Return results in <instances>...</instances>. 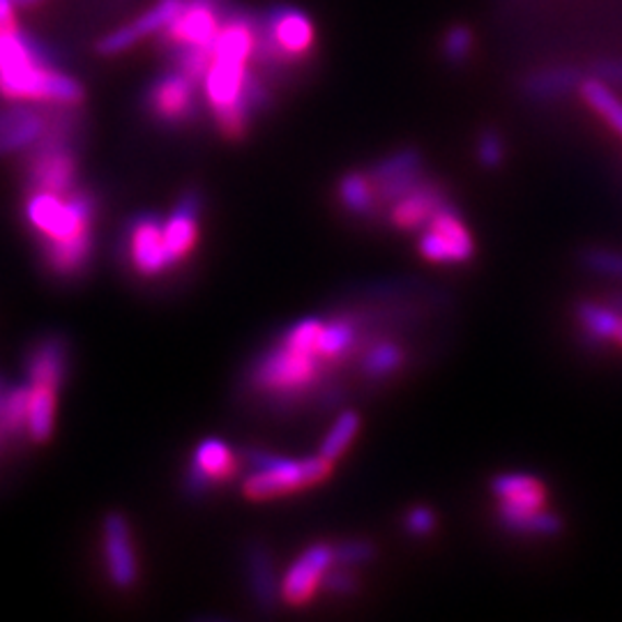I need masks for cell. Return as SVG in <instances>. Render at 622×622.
<instances>
[{
  "label": "cell",
  "instance_id": "cell-13",
  "mask_svg": "<svg viewBox=\"0 0 622 622\" xmlns=\"http://www.w3.org/2000/svg\"><path fill=\"white\" fill-rule=\"evenodd\" d=\"M240 471V461L231 448L219 438H208L194 452L192 464L185 477V491L190 496H200L212 485L227 481Z\"/></svg>",
  "mask_w": 622,
  "mask_h": 622
},
{
  "label": "cell",
  "instance_id": "cell-2",
  "mask_svg": "<svg viewBox=\"0 0 622 622\" xmlns=\"http://www.w3.org/2000/svg\"><path fill=\"white\" fill-rule=\"evenodd\" d=\"M500 526L514 535L553 537L563 530V521L549 510L545 481L528 473H503L491 481Z\"/></svg>",
  "mask_w": 622,
  "mask_h": 622
},
{
  "label": "cell",
  "instance_id": "cell-23",
  "mask_svg": "<svg viewBox=\"0 0 622 622\" xmlns=\"http://www.w3.org/2000/svg\"><path fill=\"white\" fill-rule=\"evenodd\" d=\"M581 82H584V76H581L574 68L541 70L526 78L524 93L533 99V102H551V99H560L570 95L572 90H578Z\"/></svg>",
  "mask_w": 622,
  "mask_h": 622
},
{
  "label": "cell",
  "instance_id": "cell-16",
  "mask_svg": "<svg viewBox=\"0 0 622 622\" xmlns=\"http://www.w3.org/2000/svg\"><path fill=\"white\" fill-rule=\"evenodd\" d=\"M200 206H204V198H200L198 192H185V196L180 198V204L164 222V249L171 266L180 264L196 245Z\"/></svg>",
  "mask_w": 622,
  "mask_h": 622
},
{
  "label": "cell",
  "instance_id": "cell-7",
  "mask_svg": "<svg viewBox=\"0 0 622 622\" xmlns=\"http://www.w3.org/2000/svg\"><path fill=\"white\" fill-rule=\"evenodd\" d=\"M419 231L417 249L431 264L459 266L475 256V240L450 200Z\"/></svg>",
  "mask_w": 622,
  "mask_h": 622
},
{
  "label": "cell",
  "instance_id": "cell-24",
  "mask_svg": "<svg viewBox=\"0 0 622 622\" xmlns=\"http://www.w3.org/2000/svg\"><path fill=\"white\" fill-rule=\"evenodd\" d=\"M339 204L353 217H374L376 215V190L367 171H353L339 180L337 185Z\"/></svg>",
  "mask_w": 622,
  "mask_h": 622
},
{
  "label": "cell",
  "instance_id": "cell-1",
  "mask_svg": "<svg viewBox=\"0 0 622 622\" xmlns=\"http://www.w3.org/2000/svg\"><path fill=\"white\" fill-rule=\"evenodd\" d=\"M0 95L10 102L76 107L84 88L76 78L49 65L47 53L19 26L0 28Z\"/></svg>",
  "mask_w": 622,
  "mask_h": 622
},
{
  "label": "cell",
  "instance_id": "cell-10",
  "mask_svg": "<svg viewBox=\"0 0 622 622\" xmlns=\"http://www.w3.org/2000/svg\"><path fill=\"white\" fill-rule=\"evenodd\" d=\"M196 88L198 84H194L192 78L180 70L157 76L146 97L150 115L164 125L190 123L198 111Z\"/></svg>",
  "mask_w": 622,
  "mask_h": 622
},
{
  "label": "cell",
  "instance_id": "cell-34",
  "mask_svg": "<svg viewBox=\"0 0 622 622\" xmlns=\"http://www.w3.org/2000/svg\"><path fill=\"white\" fill-rule=\"evenodd\" d=\"M404 528L411 537H427L434 533L436 528V514L434 510L425 508V505H419V508H413L408 514H406V521H404Z\"/></svg>",
  "mask_w": 622,
  "mask_h": 622
},
{
  "label": "cell",
  "instance_id": "cell-17",
  "mask_svg": "<svg viewBox=\"0 0 622 622\" xmlns=\"http://www.w3.org/2000/svg\"><path fill=\"white\" fill-rule=\"evenodd\" d=\"M105 560L109 576L118 588H130L134 584L138 565L132 547L130 526L120 514H109L105 519Z\"/></svg>",
  "mask_w": 622,
  "mask_h": 622
},
{
  "label": "cell",
  "instance_id": "cell-5",
  "mask_svg": "<svg viewBox=\"0 0 622 622\" xmlns=\"http://www.w3.org/2000/svg\"><path fill=\"white\" fill-rule=\"evenodd\" d=\"M316 28L309 14L279 5L258 22V45L254 60L264 70H291L314 53Z\"/></svg>",
  "mask_w": 622,
  "mask_h": 622
},
{
  "label": "cell",
  "instance_id": "cell-32",
  "mask_svg": "<svg viewBox=\"0 0 622 622\" xmlns=\"http://www.w3.org/2000/svg\"><path fill=\"white\" fill-rule=\"evenodd\" d=\"M473 51V33L466 26H454L443 37V56L450 63H464Z\"/></svg>",
  "mask_w": 622,
  "mask_h": 622
},
{
  "label": "cell",
  "instance_id": "cell-28",
  "mask_svg": "<svg viewBox=\"0 0 622 622\" xmlns=\"http://www.w3.org/2000/svg\"><path fill=\"white\" fill-rule=\"evenodd\" d=\"M357 431H359V415L355 411H344L334 419V425L328 431L318 454H324L330 461H337L341 454L351 448Z\"/></svg>",
  "mask_w": 622,
  "mask_h": 622
},
{
  "label": "cell",
  "instance_id": "cell-25",
  "mask_svg": "<svg viewBox=\"0 0 622 622\" xmlns=\"http://www.w3.org/2000/svg\"><path fill=\"white\" fill-rule=\"evenodd\" d=\"M578 95L615 134L622 136V99L611 90L609 84L597 76L584 78L578 84Z\"/></svg>",
  "mask_w": 622,
  "mask_h": 622
},
{
  "label": "cell",
  "instance_id": "cell-4",
  "mask_svg": "<svg viewBox=\"0 0 622 622\" xmlns=\"http://www.w3.org/2000/svg\"><path fill=\"white\" fill-rule=\"evenodd\" d=\"M245 461L249 464V475L243 481V493L252 500H272L312 489L326 481L334 468V461L324 454L289 459L264 450H249Z\"/></svg>",
  "mask_w": 622,
  "mask_h": 622
},
{
  "label": "cell",
  "instance_id": "cell-37",
  "mask_svg": "<svg viewBox=\"0 0 622 622\" xmlns=\"http://www.w3.org/2000/svg\"><path fill=\"white\" fill-rule=\"evenodd\" d=\"M37 3H42V0H14V5H19V8H33Z\"/></svg>",
  "mask_w": 622,
  "mask_h": 622
},
{
  "label": "cell",
  "instance_id": "cell-30",
  "mask_svg": "<svg viewBox=\"0 0 622 622\" xmlns=\"http://www.w3.org/2000/svg\"><path fill=\"white\" fill-rule=\"evenodd\" d=\"M578 258H581V266H584L586 270H593L605 277H613V279H622V252L590 247Z\"/></svg>",
  "mask_w": 622,
  "mask_h": 622
},
{
  "label": "cell",
  "instance_id": "cell-26",
  "mask_svg": "<svg viewBox=\"0 0 622 622\" xmlns=\"http://www.w3.org/2000/svg\"><path fill=\"white\" fill-rule=\"evenodd\" d=\"M576 320L581 330L588 334L593 344L599 341H613V334L620 326L622 314L615 312L609 303L597 305V303H578L576 305Z\"/></svg>",
  "mask_w": 622,
  "mask_h": 622
},
{
  "label": "cell",
  "instance_id": "cell-18",
  "mask_svg": "<svg viewBox=\"0 0 622 622\" xmlns=\"http://www.w3.org/2000/svg\"><path fill=\"white\" fill-rule=\"evenodd\" d=\"M49 130L42 113L31 107H10L0 111V155L33 148Z\"/></svg>",
  "mask_w": 622,
  "mask_h": 622
},
{
  "label": "cell",
  "instance_id": "cell-6",
  "mask_svg": "<svg viewBox=\"0 0 622 622\" xmlns=\"http://www.w3.org/2000/svg\"><path fill=\"white\" fill-rule=\"evenodd\" d=\"M26 217L45 243H60L76 235L90 233L95 217V198L86 190L56 194L31 190L26 200Z\"/></svg>",
  "mask_w": 622,
  "mask_h": 622
},
{
  "label": "cell",
  "instance_id": "cell-36",
  "mask_svg": "<svg viewBox=\"0 0 622 622\" xmlns=\"http://www.w3.org/2000/svg\"><path fill=\"white\" fill-rule=\"evenodd\" d=\"M14 0H0V28L16 26L14 22Z\"/></svg>",
  "mask_w": 622,
  "mask_h": 622
},
{
  "label": "cell",
  "instance_id": "cell-8",
  "mask_svg": "<svg viewBox=\"0 0 622 622\" xmlns=\"http://www.w3.org/2000/svg\"><path fill=\"white\" fill-rule=\"evenodd\" d=\"M222 22V8L215 0H185L171 24L162 31L164 42L169 49L196 47L210 51Z\"/></svg>",
  "mask_w": 622,
  "mask_h": 622
},
{
  "label": "cell",
  "instance_id": "cell-29",
  "mask_svg": "<svg viewBox=\"0 0 622 622\" xmlns=\"http://www.w3.org/2000/svg\"><path fill=\"white\" fill-rule=\"evenodd\" d=\"M332 553H334V565L355 570L359 565H369L378 551L374 541L369 539H344L339 541V545H332Z\"/></svg>",
  "mask_w": 622,
  "mask_h": 622
},
{
  "label": "cell",
  "instance_id": "cell-27",
  "mask_svg": "<svg viewBox=\"0 0 622 622\" xmlns=\"http://www.w3.org/2000/svg\"><path fill=\"white\" fill-rule=\"evenodd\" d=\"M53 411H56V390L45 386H31L26 429L33 440H47L51 436Z\"/></svg>",
  "mask_w": 622,
  "mask_h": 622
},
{
  "label": "cell",
  "instance_id": "cell-19",
  "mask_svg": "<svg viewBox=\"0 0 622 622\" xmlns=\"http://www.w3.org/2000/svg\"><path fill=\"white\" fill-rule=\"evenodd\" d=\"M68 359L70 351L63 339L56 334L39 339L26 357L28 386H45L58 390L68 374Z\"/></svg>",
  "mask_w": 622,
  "mask_h": 622
},
{
  "label": "cell",
  "instance_id": "cell-22",
  "mask_svg": "<svg viewBox=\"0 0 622 622\" xmlns=\"http://www.w3.org/2000/svg\"><path fill=\"white\" fill-rule=\"evenodd\" d=\"M406 365V349L392 339H374L359 357V371L367 380H386Z\"/></svg>",
  "mask_w": 622,
  "mask_h": 622
},
{
  "label": "cell",
  "instance_id": "cell-11",
  "mask_svg": "<svg viewBox=\"0 0 622 622\" xmlns=\"http://www.w3.org/2000/svg\"><path fill=\"white\" fill-rule=\"evenodd\" d=\"M367 173L376 190V212H380L425 178V159L419 150L404 148L374 164Z\"/></svg>",
  "mask_w": 622,
  "mask_h": 622
},
{
  "label": "cell",
  "instance_id": "cell-33",
  "mask_svg": "<svg viewBox=\"0 0 622 622\" xmlns=\"http://www.w3.org/2000/svg\"><path fill=\"white\" fill-rule=\"evenodd\" d=\"M357 578L353 574L351 568H341V565H334L330 568V572L326 574L324 578V590H328L330 595H337V597H349L357 590Z\"/></svg>",
  "mask_w": 622,
  "mask_h": 622
},
{
  "label": "cell",
  "instance_id": "cell-31",
  "mask_svg": "<svg viewBox=\"0 0 622 622\" xmlns=\"http://www.w3.org/2000/svg\"><path fill=\"white\" fill-rule=\"evenodd\" d=\"M477 159L485 169H498L505 159V142L503 136L493 130H487L479 134L477 142Z\"/></svg>",
  "mask_w": 622,
  "mask_h": 622
},
{
  "label": "cell",
  "instance_id": "cell-15",
  "mask_svg": "<svg viewBox=\"0 0 622 622\" xmlns=\"http://www.w3.org/2000/svg\"><path fill=\"white\" fill-rule=\"evenodd\" d=\"M185 0H159L157 5H153L148 12H144L142 16L136 19V22L118 28L113 33H109L107 37L99 39L97 51L105 53V56H115V53H123L130 47L138 45L142 39L162 33L169 24L171 19L178 14V10L183 8Z\"/></svg>",
  "mask_w": 622,
  "mask_h": 622
},
{
  "label": "cell",
  "instance_id": "cell-9",
  "mask_svg": "<svg viewBox=\"0 0 622 622\" xmlns=\"http://www.w3.org/2000/svg\"><path fill=\"white\" fill-rule=\"evenodd\" d=\"M332 565V545H328V541H316V545L307 547L295 558V563L282 578V586H279V597H282L284 605L289 607L309 605L312 597L324 588V578Z\"/></svg>",
  "mask_w": 622,
  "mask_h": 622
},
{
  "label": "cell",
  "instance_id": "cell-38",
  "mask_svg": "<svg viewBox=\"0 0 622 622\" xmlns=\"http://www.w3.org/2000/svg\"><path fill=\"white\" fill-rule=\"evenodd\" d=\"M613 341H615V344L622 346V320H620V326H618V330H615V334H613Z\"/></svg>",
  "mask_w": 622,
  "mask_h": 622
},
{
  "label": "cell",
  "instance_id": "cell-3",
  "mask_svg": "<svg viewBox=\"0 0 622 622\" xmlns=\"http://www.w3.org/2000/svg\"><path fill=\"white\" fill-rule=\"evenodd\" d=\"M326 371L328 365L318 355L279 339L256 359L249 371V383L272 401H295L307 397L326 378Z\"/></svg>",
  "mask_w": 622,
  "mask_h": 622
},
{
  "label": "cell",
  "instance_id": "cell-35",
  "mask_svg": "<svg viewBox=\"0 0 622 622\" xmlns=\"http://www.w3.org/2000/svg\"><path fill=\"white\" fill-rule=\"evenodd\" d=\"M595 76L609 86H622V60H601L595 65Z\"/></svg>",
  "mask_w": 622,
  "mask_h": 622
},
{
  "label": "cell",
  "instance_id": "cell-20",
  "mask_svg": "<svg viewBox=\"0 0 622 622\" xmlns=\"http://www.w3.org/2000/svg\"><path fill=\"white\" fill-rule=\"evenodd\" d=\"M245 568H247L249 590L258 609L272 611L279 599V581L272 553L264 545H252L245 551Z\"/></svg>",
  "mask_w": 622,
  "mask_h": 622
},
{
  "label": "cell",
  "instance_id": "cell-14",
  "mask_svg": "<svg viewBox=\"0 0 622 622\" xmlns=\"http://www.w3.org/2000/svg\"><path fill=\"white\" fill-rule=\"evenodd\" d=\"M132 266L142 275H159L171 268L164 249V222L157 215L136 217L130 227Z\"/></svg>",
  "mask_w": 622,
  "mask_h": 622
},
{
  "label": "cell",
  "instance_id": "cell-12",
  "mask_svg": "<svg viewBox=\"0 0 622 622\" xmlns=\"http://www.w3.org/2000/svg\"><path fill=\"white\" fill-rule=\"evenodd\" d=\"M446 204L448 194L443 185L423 178L413 190L386 208V219L394 231H419Z\"/></svg>",
  "mask_w": 622,
  "mask_h": 622
},
{
  "label": "cell",
  "instance_id": "cell-21",
  "mask_svg": "<svg viewBox=\"0 0 622 622\" xmlns=\"http://www.w3.org/2000/svg\"><path fill=\"white\" fill-rule=\"evenodd\" d=\"M45 264L58 277H76L88 270L93 258V231L60 243H45Z\"/></svg>",
  "mask_w": 622,
  "mask_h": 622
}]
</instances>
